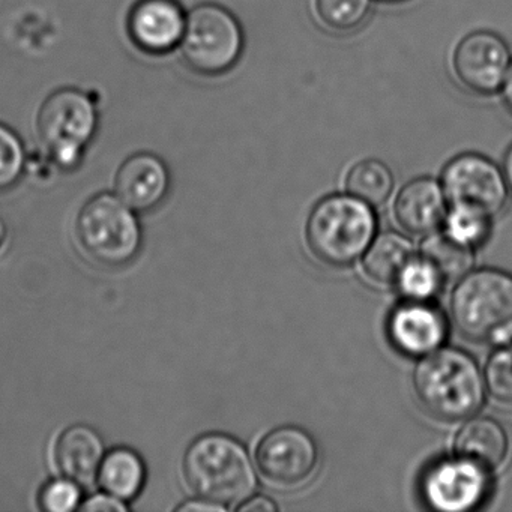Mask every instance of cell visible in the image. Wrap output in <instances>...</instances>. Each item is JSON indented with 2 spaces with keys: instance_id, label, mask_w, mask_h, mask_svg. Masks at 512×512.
Listing matches in <instances>:
<instances>
[{
  "instance_id": "6da1fadb",
  "label": "cell",
  "mask_w": 512,
  "mask_h": 512,
  "mask_svg": "<svg viewBox=\"0 0 512 512\" xmlns=\"http://www.w3.org/2000/svg\"><path fill=\"white\" fill-rule=\"evenodd\" d=\"M413 388L421 406L440 421L470 418L484 403L485 380L472 356L437 349L416 365Z\"/></svg>"
},
{
  "instance_id": "7a4b0ae2",
  "label": "cell",
  "mask_w": 512,
  "mask_h": 512,
  "mask_svg": "<svg viewBox=\"0 0 512 512\" xmlns=\"http://www.w3.org/2000/svg\"><path fill=\"white\" fill-rule=\"evenodd\" d=\"M182 467L194 493L226 508L247 500L257 485L247 449L227 434H205L194 440Z\"/></svg>"
},
{
  "instance_id": "3957f363",
  "label": "cell",
  "mask_w": 512,
  "mask_h": 512,
  "mask_svg": "<svg viewBox=\"0 0 512 512\" xmlns=\"http://www.w3.org/2000/svg\"><path fill=\"white\" fill-rule=\"evenodd\" d=\"M455 326L478 343L512 341V275L481 269L458 281L451 298Z\"/></svg>"
},
{
  "instance_id": "277c9868",
  "label": "cell",
  "mask_w": 512,
  "mask_h": 512,
  "mask_svg": "<svg viewBox=\"0 0 512 512\" xmlns=\"http://www.w3.org/2000/svg\"><path fill=\"white\" fill-rule=\"evenodd\" d=\"M376 227V215L368 203L353 196H329L308 217L307 242L317 259L343 268L368 250Z\"/></svg>"
},
{
  "instance_id": "5b68a950",
  "label": "cell",
  "mask_w": 512,
  "mask_h": 512,
  "mask_svg": "<svg viewBox=\"0 0 512 512\" xmlns=\"http://www.w3.org/2000/svg\"><path fill=\"white\" fill-rule=\"evenodd\" d=\"M76 236L94 262L113 268L131 262L142 245L136 211L116 194H98L86 202L77 217Z\"/></svg>"
},
{
  "instance_id": "8992f818",
  "label": "cell",
  "mask_w": 512,
  "mask_h": 512,
  "mask_svg": "<svg viewBox=\"0 0 512 512\" xmlns=\"http://www.w3.org/2000/svg\"><path fill=\"white\" fill-rule=\"evenodd\" d=\"M188 67L205 76L232 70L244 52V31L226 8L202 4L187 14L181 44Z\"/></svg>"
},
{
  "instance_id": "52a82bcc",
  "label": "cell",
  "mask_w": 512,
  "mask_h": 512,
  "mask_svg": "<svg viewBox=\"0 0 512 512\" xmlns=\"http://www.w3.org/2000/svg\"><path fill=\"white\" fill-rule=\"evenodd\" d=\"M38 134L59 166H76L98 128L94 101L79 89L53 92L38 113Z\"/></svg>"
},
{
  "instance_id": "ba28073f",
  "label": "cell",
  "mask_w": 512,
  "mask_h": 512,
  "mask_svg": "<svg viewBox=\"0 0 512 512\" xmlns=\"http://www.w3.org/2000/svg\"><path fill=\"white\" fill-rule=\"evenodd\" d=\"M442 188L451 208L466 209L493 218L508 199L503 170L479 154H463L443 169Z\"/></svg>"
},
{
  "instance_id": "9c48e42d",
  "label": "cell",
  "mask_w": 512,
  "mask_h": 512,
  "mask_svg": "<svg viewBox=\"0 0 512 512\" xmlns=\"http://www.w3.org/2000/svg\"><path fill=\"white\" fill-rule=\"evenodd\" d=\"M257 466L269 484L284 490L307 484L319 464V449L311 434L299 427H280L260 440Z\"/></svg>"
},
{
  "instance_id": "30bf717a",
  "label": "cell",
  "mask_w": 512,
  "mask_h": 512,
  "mask_svg": "<svg viewBox=\"0 0 512 512\" xmlns=\"http://www.w3.org/2000/svg\"><path fill=\"white\" fill-rule=\"evenodd\" d=\"M511 53L499 35L473 32L458 43L452 58L458 82L478 95H493L502 89L511 67Z\"/></svg>"
},
{
  "instance_id": "8fae6325",
  "label": "cell",
  "mask_w": 512,
  "mask_h": 512,
  "mask_svg": "<svg viewBox=\"0 0 512 512\" xmlns=\"http://www.w3.org/2000/svg\"><path fill=\"white\" fill-rule=\"evenodd\" d=\"M488 488L487 470L460 457L439 461L422 478V496L437 511H469L484 500Z\"/></svg>"
},
{
  "instance_id": "7c38bea8",
  "label": "cell",
  "mask_w": 512,
  "mask_h": 512,
  "mask_svg": "<svg viewBox=\"0 0 512 512\" xmlns=\"http://www.w3.org/2000/svg\"><path fill=\"white\" fill-rule=\"evenodd\" d=\"M187 14L176 0H139L128 19L131 40L151 55H166L178 49Z\"/></svg>"
},
{
  "instance_id": "4fadbf2b",
  "label": "cell",
  "mask_w": 512,
  "mask_h": 512,
  "mask_svg": "<svg viewBox=\"0 0 512 512\" xmlns=\"http://www.w3.org/2000/svg\"><path fill=\"white\" fill-rule=\"evenodd\" d=\"M169 187L166 163L149 152L131 155L115 179L116 196L136 212L157 208L169 193Z\"/></svg>"
},
{
  "instance_id": "5bb4252c",
  "label": "cell",
  "mask_w": 512,
  "mask_h": 512,
  "mask_svg": "<svg viewBox=\"0 0 512 512\" xmlns=\"http://www.w3.org/2000/svg\"><path fill=\"white\" fill-rule=\"evenodd\" d=\"M389 338L404 355L425 356L442 346L446 338V322L442 313L425 304L410 301L391 314Z\"/></svg>"
},
{
  "instance_id": "9a60e30c",
  "label": "cell",
  "mask_w": 512,
  "mask_h": 512,
  "mask_svg": "<svg viewBox=\"0 0 512 512\" xmlns=\"http://www.w3.org/2000/svg\"><path fill=\"white\" fill-rule=\"evenodd\" d=\"M395 218L404 232L431 235L446 220V196L442 185L431 178L413 179L395 200Z\"/></svg>"
},
{
  "instance_id": "2e32d148",
  "label": "cell",
  "mask_w": 512,
  "mask_h": 512,
  "mask_svg": "<svg viewBox=\"0 0 512 512\" xmlns=\"http://www.w3.org/2000/svg\"><path fill=\"white\" fill-rule=\"evenodd\" d=\"M104 455L103 439L88 425H71L62 431L55 446V461L59 472L82 487L94 484Z\"/></svg>"
},
{
  "instance_id": "e0dca14e",
  "label": "cell",
  "mask_w": 512,
  "mask_h": 512,
  "mask_svg": "<svg viewBox=\"0 0 512 512\" xmlns=\"http://www.w3.org/2000/svg\"><path fill=\"white\" fill-rule=\"evenodd\" d=\"M457 457L488 473L500 469L509 457V437L502 424L491 418L470 419L455 439Z\"/></svg>"
},
{
  "instance_id": "ac0fdd59",
  "label": "cell",
  "mask_w": 512,
  "mask_h": 512,
  "mask_svg": "<svg viewBox=\"0 0 512 512\" xmlns=\"http://www.w3.org/2000/svg\"><path fill=\"white\" fill-rule=\"evenodd\" d=\"M416 259L412 242L398 233L388 232L374 238L365 251L362 268L368 280L380 286H398L407 266Z\"/></svg>"
},
{
  "instance_id": "d6986e66",
  "label": "cell",
  "mask_w": 512,
  "mask_h": 512,
  "mask_svg": "<svg viewBox=\"0 0 512 512\" xmlns=\"http://www.w3.org/2000/svg\"><path fill=\"white\" fill-rule=\"evenodd\" d=\"M97 481L106 493L130 502L139 496L145 485V463L133 449H112L104 455Z\"/></svg>"
},
{
  "instance_id": "ffe728a7",
  "label": "cell",
  "mask_w": 512,
  "mask_h": 512,
  "mask_svg": "<svg viewBox=\"0 0 512 512\" xmlns=\"http://www.w3.org/2000/svg\"><path fill=\"white\" fill-rule=\"evenodd\" d=\"M421 259L431 266L442 284L458 283L473 265L472 245L446 233L428 236L421 247Z\"/></svg>"
},
{
  "instance_id": "44dd1931",
  "label": "cell",
  "mask_w": 512,
  "mask_h": 512,
  "mask_svg": "<svg viewBox=\"0 0 512 512\" xmlns=\"http://www.w3.org/2000/svg\"><path fill=\"white\" fill-rule=\"evenodd\" d=\"M346 190L350 196L368 205L380 206L394 190V176L382 161H359L347 173Z\"/></svg>"
},
{
  "instance_id": "7402d4cb",
  "label": "cell",
  "mask_w": 512,
  "mask_h": 512,
  "mask_svg": "<svg viewBox=\"0 0 512 512\" xmlns=\"http://www.w3.org/2000/svg\"><path fill=\"white\" fill-rule=\"evenodd\" d=\"M371 0H316L320 22L334 32L361 28L370 16Z\"/></svg>"
},
{
  "instance_id": "603a6c76",
  "label": "cell",
  "mask_w": 512,
  "mask_h": 512,
  "mask_svg": "<svg viewBox=\"0 0 512 512\" xmlns=\"http://www.w3.org/2000/svg\"><path fill=\"white\" fill-rule=\"evenodd\" d=\"M485 386L496 403L512 407V341L500 344L485 365Z\"/></svg>"
},
{
  "instance_id": "cb8c5ba5",
  "label": "cell",
  "mask_w": 512,
  "mask_h": 512,
  "mask_svg": "<svg viewBox=\"0 0 512 512\" xmlns=\"http://www.w3.org/2000/svg\"><path fill=\"white\" fill-rule=\"evenodd\" d=\"M25 166V143L13 128L0 122V190L16 184Z\"/></svg>"
},
{
  "instance_id": "d4e9b609",
  "label": "cell",
  "mask_w": 512,
  "mask_h": 512,
  "mask_svg": "<svg viewBox=\"0 0 512 512\" xmlns=\"http://www.w3.org/2000/svg\"><path fill=\"white\" fill-rule=\"evenodd\" d=\"M442 286V281L431 266L422 259H415L401 275L397 287L410 301H427Z\"/></svg>"
},
{
  "instance_id": "484cf974",
  "label": "cell",
  "mask_w": 512,
  "mask_h": 512,
  "mask_svg": "<svg viewBox=\"0 0 512 512\" xmlns=\"http://www.w3.org/2000/svg\"><path fill=\"white\" fill-rule=\"evenodd\" d=\"M446 224H448L446 232L449 235L473 247L487 238L490 233L491 217L475 211L451 208V212L446 215Z\"/></svg>"
},
{
  "instance_id": "4316f807",
  "label": "cell",
  "mask_w": 512,
  "mask_h": 512,
  "mask_svg": "<svg viewBox=\"0 0 512 512\" xmlns=\"http://www.w3.org/2000/svg\"><path fill=\"white\" fill-rule=\"evenodd\" d=\"M82 503V485L67 476L52 479L41 490L40 505L47 512L76 511Z\"/></svg>"
},
{
  "instance_id": "83f0119b",
  "label": "cell",
  "mask_w": 512,
  "mask_h": 512,
  "mask_svg": "<svg viewBox=\"0 0 512 512\" xmlns=\"http://www.w3.org/2000/svg\"><path fill=\"white\" fill-rule=\"evenodd\" d=\"M80 509L85 512H125L128 505L124 500L103 491V493L89 497L86 502L82 503Z\"/></svg>"
},
{
  "instance_id": "f1b7e54d",
  "label": "cell",
  "mask_w": 512,
  "mask_h": 512,
  "mask_svg": "<svg viewBox=\"0 0 512 512\" xmlns=\"http://www.w3.org/2000/svg\"><path fill=\"white\" fill-rule=\"evenodd\" d=\"M238 509L242 512H272L277 509V505L268 497L256 496L253 499L244 500Z\"/></svg>"
},
{
  "instance_id": "f546056e",
  "label": "cell",
  "mask_w": 512,
  "mask_h": 512,
  "mask_svg": "<svg viewBox=\"0 0 512 512\" xmlns=\"http://www.w3.org/2000/svg\"><path fill=\"white\" fill-rule=\"evenodd\" d=\"M226 506L218 505V503L211 502V500H194V502H187L184 505L178 506V511L184 512H221L226 511Z\"/></svg>"
},
{
  "instance_id": "4dcf8cb0",
  "label": "cell",
  "mask_w": 512,
  "mask_h": 512,
  "mask_svg": "<svg viewBox=\"0 0 512 512\" xmlns=\"http://www.w3.org/2000/svg\"><path fill=\"white\" fill-rule=\"evenodd\" d=\"M500 91H502L503 101H505L506 109H508L512 115V62L511 67H509L508 74H506L505 82H503V86Z\"/></svg>"
},
{
  "instance_id": "1f68e13d",
  "label": "cell",
  "mask_w": 512,
  "mask_h": 512,
  "mask_svg": "<svg viewBox=\"0 0 512 512\" xmlns=\"http://www.w3.org/2000/svg\"><path fill=\"white\" fill-rule=\"evenodd\" d=\"M503 175H505L508 190L512 193V145L509 146L505 158H503Z\"/></svg>"
},
{
  "instance_id": "d6a6232c",
  "label": "cell",
  "mask_w": 512,
  "mask_h": 512,
  "mask_svg": "<svg viewBox=\"0 0 512 512\" xmlns=\"http://www.w3.org/2000/svg\"><path fill=\"white\" fill-rule=\"evenodd\" d=\"M379 2H386V4H397V2H404V0H379Z\"/></svg>"
},
{
  "instance_id": "836d02e7",
  "label": "cell",
  "mask_w": 512,
  "mask_h": 512,
  "mask_svg": "<svg viewBox=\"0 0 512 512\" xmlns=\"http://www.w3.org/2000/svg\"><path fill=\"white\" fill-rule=\"evenodd\" d=\"M2 241H4V229L0 226V245H2Z\"/></svg>"
}]
</instances>
